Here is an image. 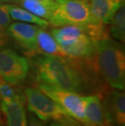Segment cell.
<instances>
[{"mask_svg":"<svg viewBox=\"0 0 125 126\" xmlns=\"http://www.w3.org/2000/svg\"><path fill=\"white\" fill-rule=\"evenodd\" d=\"M33 64L38 84L83 93L95 90L102 96L107 88L99 83V76L86 60L71 59L67 56L35 55Z\"/></svg>","mask_w":125,"mask_h":126,"instance_id":"cell-1","label":"cell"},{"mask_svg":"<svg viewBox=\"0 0 125 126\" xmlns=\"http://www.w3.org/2000/svg\"><path fill=\"white\" fill-rule=\"evenodd\" d=\"M84 60L108 86L124 90L125 54L122 43L111 38L96 42L94 54Z\"/></svg>","mask_w":125,"mask_h":126,"instance_id":"cell-2","label":"cell"},{"mask_svg":"<svg viewBox=\"0 0 125 126\" xmlns=\"http://www.w3.org/2000/svg\"><path fill=\"white\" fill-rule=\"evenodd\" d=\"M50 33L67 57L84 60L94 54L95 42L81 27L76 25L59 26L53 29Z\"/></svg>","mask_w":125,"mask_h":126,"instance_id":"cell-3","label":"cell"},{"mask_svg":"<svg viewBox=\"0 0 125 126\" xmlns=\"http://www.w3.org/2000/svg\"><path fill=\"white\" fill-rule=\"evenodd\" d=\"M55 6L49 20L54 27L76 25L83 29L90 21L89 0H55Z\"/></svg>","mask_w":125,"mask_h":126,"instance_id":"cell-4","label":"cell"},{"mask_svg":"<svg viewBox=\"0 0 125 126\" xmlns=\"http://www.w3.org/2000/svg\"><path fill=\"white\" fill-rule=\"evenodd\" d=\"M25 102L28 111L42 122L58 120L68 113L38 87H28L25 90Z\"/></svg>","mask_w":125,"mask_h":126,"instance_id":"cell-5","label":"cell"},{"mask_svg":"<svg viewBox=\"0 0 125 126\" xmlns=\"http://www.w3.org/2000/svg\"><path fill=\"white\" fill-rule=\"evenodd\" d=\"M38 87L58 103L69 116L86 125L84 95L76 91L44 84H38Z\"/></svg>","mask_w":125,"mask_h":126,"instance_id":"cell-6","label":"cell"},{"mask_svg":"<svg viewBox=\"0 0 125 126\" xmlns=\"http://www.w3.org/2000/svg\"><path fill=\"white\" fill-rule=\"evenodd\" d=\"M30 69V63L25 56L11 49L0 50V76L11 84L22 83Z\"/></svg>","mask_w":125,"mask_h":126,"instance_id":"cell-7","label":"cell"},{"mask_svg":"<svg viewBox=\"0 0 125 126\" xmlns=\"http://www.w3.org/2000/svg\"><path fill=\"white\" fill-rule=\"evenodd\" d=\"M39 26L24 22L12 23L7 29V34L22 47L28 57L38 55L37 35Z\"/></svg>","mask_w":125,"mask_h":126,"instance_id":"cell-8","label":"cell"},{"mask_svg":"<svg viewBox=\"0 0 125 126\" xmlns=\"http://www.w3.org/2000/svg\"><path fill=\"white\" fill-rule=\"evenodd\" d=\"M106 118L110 125H125V94L124 90L113 89L102 98Z\"/></svg>","mask_w":125,"mask_h":126,"instance_id":"cell-9","label":"cell"},{"mask_svg":"<svg viewBox=\"0 0 125 126\" xmlns=\"http://www.w3.org/2000/svg\"><path fill=\"white\" fill-rule=\"evenodd\" d=\"M124 0H90V21L88 25L109 26L111 19Z\"/></svg>","mask_w":125,"mask_h":126,"instance_id":"cell-10","label":"cell"},{"mask_svg":"<svg viewBox=\"0 0 125 126\" xmlns=\"http://www.w3.org/2000/svg\"><path fill=\"white\" fill-rule=\"evenodd\" d=\"M25 103V95L11 101L0 102V112L7 126H28Z\"/></svg>","mask_w":125,"mask_h":126,"instance_id":"cell-11","label":"cell"},{"mask_svg":"<svg viewBox=\"0 0 125 126\" xmlns=\"http://www.w3.org/2000/svg\"><path fill=\"white\" fill-rule=\"evenodd\" d=\"M85 126H109L106 118L102 96L99 94L84 95Z\"/></svg>","mask_w":125,"mask_h":126,"instance_id":"cell-12","label":"cell"},{"mask_svg":"<svg viewBox=\"0 0 125 126\" xmlns=\"http://www.w3.org/2000/svg\"><path fill=\"white\" fill-rule=\"evenodd\" d=\"M37 46L38 55L66 56L52 34L41 27H39L37 35Z\"/></svg>","mask_w":125,"mask_h":126,"instance_id":"cell-13","label":"cell"},{"mask_svg":"<svg viewBox=\"0 0 125 126\" xmlns=\"http://www.w3.org/2000/svg\"><path fill=\"white\" fill-rule=\"evenodd\" d=\"M8 12L12 20L32 24L43 29H46L50 25L48 20L37 16L36 15L33 14L23 7H16L15 4H8Z\"/></svg>","mask_w":125,"mask_h":126,"instance_id":"cell-14","label":"cell"},{"mask_svg":"<svg viewBox=\"0 0 125 126\" xmlns=\"http://www.w3.org/2000/svg\"><path fill=\"white\" fill-rule=\"evenodd\" d=\"M110 35L117 42L124 43L125 41V7L123 3L117 10L109 24Z\"/></svg>","mask_w":125,"mask_h":126,"instance_id":"cell-15","label":"cell"},{"mask_svg":"<svg viewBox=\"0 0 125 126\" xmlns=\"http://www.w3.org/2000/svg\"><path fill=\"white\" fill-rule=\"evenodd\" d=\"M19 4L21 7L36 15L37 16L48 20V22L55 6V5H49L37 0H20Z\"/></svg>","mask_w":125,"mask_h":126,"instance_id":"cell-16","label":"cell"},{"mask_svg":"<svg viewBox=\"0 0 125 126\" xmlns=\"http://www.w3.org/2000/svg\"><path fill=\"white\" fill-rule=\"evenodd\" d=\"M23 95L16 85L11 84L0 76V102L11 101Z\"/></svg>","mask_w":125,"mask_h":126,"instance_id":"cell-17","label":"cell"},{"mask_svg":"<svg viewBox=\"0 0 125 126\" xmlns=\"http://www.w3.org/2000/svg\"><path fill=\"white\" fill-rule=\"evenodd\" d=\"M12 20L8 12V3L0 2V29L6 31L12 24Z\"/></svg>","mask_w":125,"mask_h":126,"instance_id":"cell-18","label":"cell"},{"mask_svg":"<svg viewBox=\"0 0 125 126\" xmlns=\"http://www.w3.org/2000/svg\"><path fill=\"white\" fill-rule=\"evenodd\" d=\"M67 126H85L84 125H82L81 123H80L79 121H77L75 119L71 118V116H64L60 119Z\"/></svg>","mask_w":125,"mask_h":126,"instance_id":"cell-19","label":"cell"},{"mask_svg":"<svg viewBox=\"0 0 125 126\" xmlns=\"http://www.w3.org/2000/svg\"><path fill=\"white\" fill-rule=\"evenodd\" d=\"M28 126H45L42 120L38 119L34 115H29L28 119Z\"/></svg>","mask_w":125,"mask_h":126,"instance_id":"cell-20","label":"cell"},{"mask_svg":"<svg viewBox=\"0 0 125 126\" xmlns=\"http://www.w3.org/2000/svg\"><path fill=\"white\" fill-rule=\"evenodd\" d=\"M8 41H9V37L6 31L0 29V47L6 45L8 42Z\"/></svg>","mask_w":125,"mask_h":126,"instance_id":"cell-21","label":"cell"},{"mask_svg":"<svg viewBox=\"0 0 125 126\" xmlns=\"http://www.w3.org/2000/svg\"><path fill=\"white\" fill-rule=\"evenodd\" d=\"M49 126H67L60 119L58 120H52Z\"/></svg>","mask_w":125,"mask_h":126,"instance_id":"cell-22","label":"cell"},{"mask_svg":"<svg viewBox=\"0 0 125 126\" xmlns=\"http://www.w3.org/2000/svg\"><path fill=\"white\" fill-rule=\"evenodd\" d=\"M20 0H0V2L8 4H18Z\"/></svg>","mask_w":125,"mask_h":126,"instance_id":"cell-23","label":"cell"},{"mask_svg":"<svg viewBox=\"0 0 125 126\" xmlns=\"http://www.w3.org/2000/svg\"><path fill=\"white\" fill-rule=\"evenodd\" d=\"M37 1L44 2V3H46L49 5H55V0H37Z\"/></svg>","mask_w":125,"mask_h":126,"instance_id":"cell-24","label":"cell"},{"mask_svg":"<svg viewBox=\"0 0 125 126\" xmlns=\"http://www.w3.org/2000/svg\"><path fill=\"white\" fill-rule=\"evenodd\" d=\"M0 126H2V123L1 121V119H0Z\"/></svg>","mask_w":125,"mask_h":126,"instance_id":"cell-25","label":"cell"},{"mask_svg":"<svg viewBox=\"0 0 125 126\" xmlns=\"http://www.w3.org/2000/svg\"><path fill=\"white\" fill-rule=\"evenodd\" d=\"M109 126H115V125H109Z\"/></svg>","mask_w":125,"mask_h":126,"instance_id":"cell-26","label":"cell"}]
</instances>
